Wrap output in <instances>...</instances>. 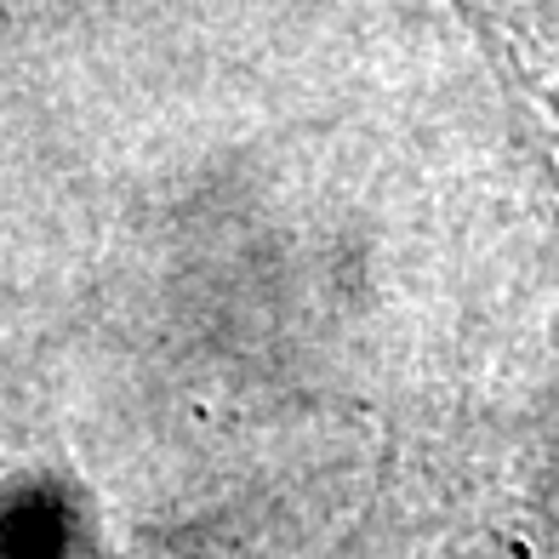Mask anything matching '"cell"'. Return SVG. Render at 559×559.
<instances>
[{
    "mask_svg": "<svg viewBox=\"0 0 559 559\" xmlns=\"http://www.w3.org/2000/svg\"><path fill=\"white\" fill-rule=\"evenodd\" d=\"M497 559H559V468L531 486L520 520L497 537Z\"/></svg>",
    "mask_w": 559,
    "mask_h": 559,
    "instance_id": "cell-1",
    "label": "cell"
}]
</instances>
